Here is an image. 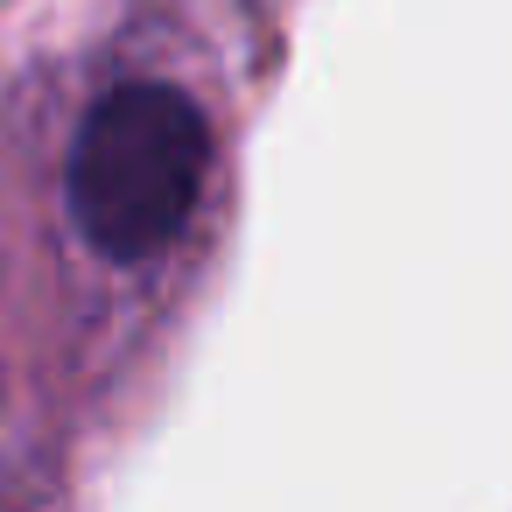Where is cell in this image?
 I'll use <instances>...</instances> for the list:
<instances>
[{
	"mask_svg": "<svg viewBox=\"0 0 512 512\" xmlns=\"http://www.w3.org/2000/svg\"><path fill=\"white\" fill-rule=\"evenodd\" d=\"M204 176L211 127L197 99L176 85H113L64 155V204L92 253L141 267L183 239L204 204Z\"/></svg>",
	"mask_w": 512,
	"mask_h": 512,
	"instance_id": "1",
	"label": "cell"
}]
</instances>
